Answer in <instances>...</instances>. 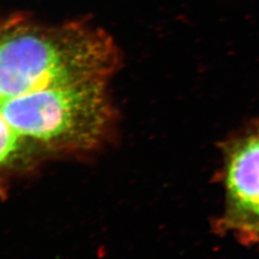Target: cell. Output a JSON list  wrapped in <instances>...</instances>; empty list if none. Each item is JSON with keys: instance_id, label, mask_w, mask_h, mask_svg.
Instances as JSON below:
<instances>
[{"instance_id": "1", "label": "cell", "mask_w": 259, "mask_h": 259, "mask_svg": "<svg viewBox=\"0 0 259 259\" xmlns=\"http://www.w3.org/2000/svg\"><path fill=\"white\" fill-rule=\"evenodd\" d=\"M119 56L102 30L25 21L0 26V101L47 88L108 81Z\"/></svg>"}, {"instance_id": "2", "label": "cell", "mask_w": 259, "mask_h": 259, "mask_svg": "<svg viewBox=\"0 0 259 259\" xmlns=\"http://www.w3.org/2000/svg\"><path fill=\"white\" fill-rule=\"evenodd\" d=\"M0 112L20 138L56 150L95 146L112 114L106 81L47 88L1 100Z\"/></svg>"}, {"instance_id": "3", "label": "cell", "mask_w": 259, "mask_h": 259, "mask_svg": "<svg viewBox=\"0 0 259 259\" xmlns=\"http://www.w3.org/2000/svg\"><path fill=\"white\" fill-rule=\"evenodd\" d=\"M225 186L223 228L252 242L259 230V129L228 142Z\"/></svg>"}, {"instance_id": "4", "label": "cell", "mask_w": 259, "mask_h": 259, "mask_svg": "<svg viewBox=\"0 0 259 259\" xmlns=\"http://www.w3.org/2000/svg\"><path fill=\"white\" fill-rule=\"evenodd\" d=\"M26 140L11 128L0 112V166L7 165L21 153Z\"/></svg>"}, {"instance_id": "5", "label": "cell", "mask_w": 259, "mask_h": 259, "mask_svg": "<svg viewBox=\"0 0 259 259\" xmlns=\"http://www.w3.org/2000/svg\"><path fill=\"white\" fill-rule=\"evenodd\" d=\"M252 242H259V230L258 232H256V234H255V236H254Z\"/></svg>"}]
</instances>
